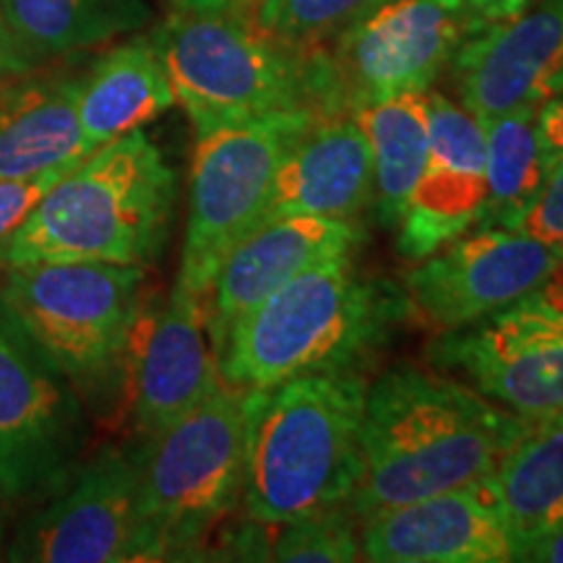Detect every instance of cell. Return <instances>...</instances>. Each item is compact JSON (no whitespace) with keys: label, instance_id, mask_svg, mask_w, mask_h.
I'll list each match as a JSON object with an SVG mask.
<instances>
[{"label":"cell","instance_id":"cell-26","mask_svg":"<svg viewBox=\"0 0 563 563\" xmlns=\"http://www.w3.org/2000/svg\"><path fill=\"white\" fill-rule=\"evenodd\" d=\"M384 0H258L256 21L264 32L298 47L327 45L336 34L382 5Z\"/></svg>","mask_w":563,"mask_h":563},{"label":"cell","instance_id":"cell-7","mask_svg":"<svg viewBox=\"0 0 563 563\" xmlns=\"http://www.w3.org/2000/svg\"><path fill=\"white\" fill-rule=\"evenodd\" d=\"M133 454L141 511L159 559H201L243 498L245 391L222 384Z\"/></svg>","mask_w":563,"mask_h":563},{"label":"cell","instance_id":"cell-29","mask_svg":"<svg viewBox=\"0 0 563 563\" xmlns=\"http://www.w3.org/2000/svg\"><path fill=\"white\" fill-rule=\"evenodd\" d=\"M519 232L538 238V241L563 245V157H555L551 173L540 188L538 199L517 222Z\"/></svg>","mask_w":563,"mask_h":563},{"label":"cell","instance_id":"cell-2","mask_svg":"<svg viewBox=\"0 0 563 563\" xmlns=\"http://www.w3.org/2000/svg\"><path fill=\"white\" fill-rule=\"evenodd\" d=\"M361 371L302 373L245 391L243 509L264 527L347 506L363 473Z\"/></svg>","mask_w":563,"mask_h":563},{"label":"cell","instance_id":"cell-33","mask_svg":"<svg viewBox=\"0 0 563 563\" xmlns=\"http://www.w3.org/2000/svg\"><path fill=\"white\" fill-rule=\"evenodd\" d=\"M522 561H538V563H563V525L553 527L534 538L522 555Z\"/></svg>","mask_w":563,"mask_h":563},{"label":"cell","instance_id":"cell-20","mask_svg":"<svg viewBox=\"0 0 563 563\" xmlns=\"http://www.w3.org/2000/svg\"><path fill=\"white\" fill-rule=\"evenodd\" d=\"M79 76L32 70L0 89V180L30 178L89 157L76 112Z\"/></svg>","mask_w":563,"mask_h":563},{"label":"cell","instance_id":"cell-24","mask_svg":"<svg viewBox=\"0 0 563 563\" xmlns=\"http://www.w3.org/2000/svg\"><path fill=\"white\" fill-rule=\"evenodd\" d=\"M24 53L37 63L89 51L150 24L144 0H0Z\"/></svg>","mask_w":563,"mask_h":563},{"label":"cell","instance_id":"cell-22","mask_svg":"<svg viewBox=\"0 0 563 563\" xmlns=\"http://www.w3.org/2000/svg\"><path fill=\"white\" fill-rule=\"evenodd\" d=\"M490 481L522 561L534 538L563 525V412L527 418Z\"/></svg>","mask_w":563,"mask_h":563},{"label":"cell","instance_id":"cell-23","mask_svg":"<svg viewBox=\"0 0 563 563\" xmlns=\"http://www.w3.org/2000/svg\"><path fill=\"white\" fill-rule=\"evenodd\" d=\"M368 139L373 157V209L384 228L402 220L431 146L428 91H407L350 112Z\"/></svg>","mask_w":563,"mask_h":563},{"label":"cell","instance_id":"cell-8","mask_svg":"<svg viewBox=\"0 0 563 563\" xmlns=\"http://www.w3.org/2000/svg\"><path fill=\"white\" fill-rule=\"evenodd\" d=\"M485 30L467 0H384L355 24L306 51L308 100L319 115L428 91L470 37Z\"/></svg>","mask_w":563,"mask_h":563},{"label":"cell","instance_id":"cell-34","mask_svg":"<svg viewBox=\"0 0 563 563\" xmlns=\"http://www.w3.org/2000/svg\"><path fill=\"white\" fill-rule=\"evenodd\" d=\"M11 501L0 490V561H5V548H9V525H11Z\"/></svg>","mask_w":563,"mask_h":563},{"label":"cell","instance_id":"cell-12","mask_svg":"<svg viewBox=\"0 0 563 563\" xmlns=\"http://www.w3.org/2000/svg\"><path fill=\"white\" fill-rule=\"evenodd\" d=\"M428 357L519 418L563 412V302L545 290L443 332Z\"/></svg>","mask_w":563,"mask_h":563},{"label":"cell","instance_id":"cell-28","mask_svg":"<svg viewBox=\"0 0 563 563\" xmlns=\"http://www.w3.org/2000/svg\"><path fill=\"white\" fill-rule=\"evenodd\" d=\"M76 165L79 162H66V165L51 167L45 173L30 175V178L0 180V241L9 238L32 214V209L42 201V196L51 191L55 183L74 170Z\"/></svg>","mask_w":563,"mask_h":563},{"label":"cell","instance_id":"cell-27","mask_svg":"<svg viewBox=\"0 0 563 563\" xmlns=\"http://www.w3.org/2000/svg\"><path fill=\"white\" fill-rule=\"evenodd\" d=\"M274 527L279 534L266 543L264 561L350 563L363 559L357 519L347 511V506Z\"/></svg>","mask_w":563,"mask_h":563},{"label":"cell","instance_id":"cell-18","mask_svg":"<svg viewBox=\"0 0 563 563\" xmlns=\"http://www.w3.org/2000/svg\"><path fill=\"white\" fill-rule=\"evenodd\" d=\"M357 222L313 214L266 217L243 238L217 272L207 295V329L220 352L230 327L266 295L313 266L355 256Z\"/></svg>","mask_w":563,"mask_h":563},{"label":"cell","instance_id":"cell-17","mask_svg":"<svg viewBox=\"0 0 563 563\" xmlns=\"http://www.w3.org/2000/svg\"><path fill=\"white\" fill-rule=\"evenodd\" d=\"M428 159L397 224V251L407 262H420L477 228L488 199L481 121L439 91H428Z\"/></svg>","mask_w":563,"mask_h":563},{"label":"cell","instance_id":"cell-10","mask_svg":"<svg viewBox=\"0 0 563 563\" xmlns=\"http://www.w3.org/2000/svg\"><path fill=\"white\" fill-rule=\"evenodd\" d=\"M89 407L0 300V490L13 506L51 498L84 462Z\"/></svg>","mask_w":563,"mask_h":563},{"label":"cell","instance_id":"cell-21","mask_svg":"<svg viewBox=\"0 0 563 563\" xmlns=\"http://www.w3.org/2000/svg\"><path fill=\"white\" fill-rule=\"evenodd\" d=\"M175 104V95L152 37L110 47L79 76L76 112L91 150L141 129Z\"/></svg>","mask_w":563,"mask_h":563},{"label":"cell","instance_id":"cell-5","mask_svg":"<svg viewBox=\"0 0 563 563\" xmlns=\"http://www.w3.org/2000/svg\"><path fill=\"white\" fill-rule=\"evenodd\" d=\"M150 37L196 136L269 112L313 110L306 51L264 32L251 0L173 9Z\"/></svg>","mask_w":563,"mask_h":563},{"label":"cell","instance_id":"cell-35","mask_svg":"<svg viewBox=\"0 0 563 563\" xmlns=\"http://www.w3.org/2000/svg\"><path fill=\"white\" fill-rule=\"evenodd\" d=\"M173 9H201V5H220L228 0H170Z\"/></svg>","mask_w":563,"mask_h":563},{"label":"cell","instance_id":"cell-19","mask_svg":"<svg viewBox=\"0 0 563 563\" xmlns=\"http://www.w3.org/2000/svg\"><path fill=\"white\" fill-rule=\"evenodd\" d=\"M368 207H373L368 139L352 115H319L282 157L266 217L313 214L355 222Z\"/></svg>","mask_w":563,"mask_h":563},{"label":"cell","instance_id":"cell-13","mask_svg":"<svg viewBox=\"0 0 563 563\" xmlns=\"http://www.w3.org/2000/svg\"><path fill=\"white\" fill-rule=\"evenodd\" d=\"M563 274V245L519 230L473 228L405 274V300L441 332L470 327Z\"/></svg>","mask_w":563,"mask_h":563},{"label":"cell","instance_id":"cell-31","mask_svg":"<svg viewBox=\"0 0 563 563\" xmlns=\"http://www.w3.org/2000/svg\"><path fill=\"white\" fill-rule=\"evenodd\" d=\"M538 129L551 159L563 157V91L540 104Z\"/></svg>","mask_w":563,"mask_h":563},{"label":"cell","instance_id":"cell-6","mask_svg":"<svg viewBox=\"0 0 563 563\" xmlns=\"http://www.w3.org/2000/svg\"><path fill=\"white\" fill-rule=\"evenodd\" d=\"M144 266L34 262L0 269V300L84 402L121 399L129 336L144 302Z\"/></svg>","mask_w":563,"mask_h":563},{"label":"cell","instance_id":"cell-9","mask_svg":"<svg viewBox=\"0 0 563 563\" xmlns=\"http://www.w3.org/2000/svg\"><path fill=\"white\" fill-rule=\"evenodd\" d=\"M316 118L308 108L279 110L196 136L175 285L207 300L224 258L266 217L282 157Z\"/></svg>","mask_w":563,"mask_h":563},{"label":"cell","instance_id":"cell-30","mask_svg":"<svg viewBox=\"0 0 563 563\" xmlns=\"http://www.w3.org/2000/svg\"><path fill=\"white\" fill-rule=\"evenodd\" d=\"M42 66H37V63L24 53V47L19 45L16 34H13L9 19H5L3 3H0V89L24 79L26 74H32V70Z\"/></svg>","mask_w":563,"mask_h":563},{"label":"cell","instance_id":"cell-14","mask_svg":"<svg viewBox=\"0 0 563 563\" xmlns=\"http://www.w3.org/2000/svg\"><path fill=\"white\" fill-rule=\"evenodd\" d=\"M222 386L207 302L175 285L141 302L123 361L121 407L141 441L173 426Z\"/></svg>","mask_w":563,"mask_h":563},{"label":"cell","instance_id":"cell-25","mask_svg":"<svg viewBox=\"0 0 563 563\" xmlns=\"http://www.w3.org/2000/svg\"><path fill=\"white\" fill-rule=\"evenodd\" d=\"M538 110L530 104L481 123L485 133L488 199L477 228L514 230L538 199L553 165L540 139Z\"/></svg>","mask_w":563,"mask_h":563},{"label":"cell","instance_id":"cell-16","mask_svg":"<svg viewBox=\"0 0 563 563\" xmlns=\"http://www.w3.org/2000/svg\"><path fill=\"white\" fill-rule=\"evenodd\" d=\"M361 553L376 563H509L517 543L485 477L363 519Z\"/></svg>","mask_w":563,"mask_h":563},{"label":"cell","instance_id":"cell-3","mask_svg":"<svg viewBox=\"0 0 563 563\" xmlns=\"http://www.w3.org/2000/svg\"><path fill=\"white\" fill-rule=\"evenodd\" d=\"M178 175L136 129L97 146L0 241V269L34 262L150 266L170 238Z\"/></svg>","mask_w":563,"mask_h":563},{"label":"cell","instance_id":"cell-11","mask_svg":"<svg viewBox=\"0 0 563 563\" xmlns=\"http://www.w3.org/2000/svg\"><path fill=\"white\" fill-rule=\"evenodd\" d=\"M5 561H162L141 511L136 454L102 446L84 460L51 498L16 525Z\"/></svg>","mask_w":563,"mask_h":563},{"label":"cell","instance_id":"cell-15","mask_svg":"<svg viewBox=\"0 0 563 563\" xmlns=\"http://www.w3.org/2000/svg\"><path fill=\"white\" fill-rule=\"evenodd\" d=\"M452 76L477 121L540 108L563 91V0H538L519 16L488 24L460 47Z\"/></svg>","mask_w":563,"mask_h":563},{"label":"cell","instance_id":"cell-1","mask_svg":"<svg viewBox=\"0 0 563 563\" xmlns=\"http://www.w3.org/2000/svg\"><path fill=\"white\" fill-rule=\"evenodd\" d=\"M525 422L441 371L399 365L382 373L365 389L363 473L347 511L361 525L394 506L485 481Z\"/></svg>","mask_w":563,"mask_h":563},{"label":"cell","instance_id":"cell-4","mask_svg":"<svg viewBox=\"0 0 563 563\" xmlns=\"http://www.w3.org/2000/svg\"><path fill=\"white\" fill-rule=\"evenodd\" d=\"M405 295L342 256L298 274L245 311L224 336L222 384L266 389L302 373L357 371L402 319Z\"/></svg>","mask_w":563,"mask_h":563},{"label":"cell","instance_id":"cell-32","mask_svg":"<svg viewBox=\"0 0 563 563\" xmlns=\"http://www.w3.org/2000/svg\"><path fill=\"white\" fill-rule=\"evenodd\" d=\"M534 3H538V0H467L470 11H473L485 26L519 16L522 11L532 9Z\"/></svg>","mask_w":563,"mask_h":563}]
</instances>
